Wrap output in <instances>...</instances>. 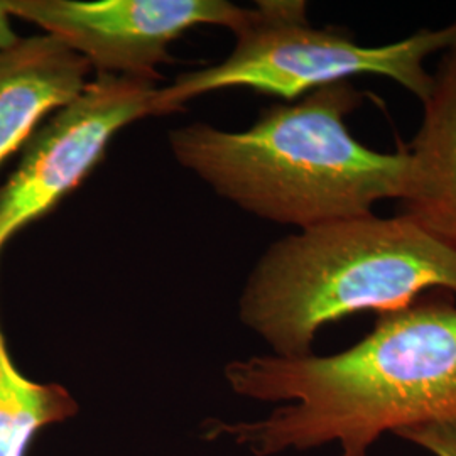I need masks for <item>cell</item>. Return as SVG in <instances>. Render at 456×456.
<instances>
[{
    "label": "cell",
    "instance_id": "cell-1",
    "mask_svg": "<svg viewBox=\"0 0 456 456\" xmlns=\"http://www.w3.org/2000/svg\"><path fill=\"white\" fill-rule=\"evenodd\" d=\"M230 389L281 406L257 421L205 428L252 455L338 443L340 456H369L384 433L456 419V306L414 301L382 313L374 330L333 355H254L225 365Z\"/></svg>",
    "mask_w": 456,
    "mask_h": 456
},
{
    "label": "cell",
    "instance_id": "cell-9",
    "mask_svg": "<svg viewBox=\"0 0 456 456\" xmlns=\"http://www.w3.org/2000/svg\"><path fill=\"white\" fill-rule=\"evenodd\" d=\"M78 414V403L60 384L28 379L14 363L0 326V456H28L36 436Z\"/></svg>",
    "mask_w": 456,
    "mask_h": 456
},
{
    "label": "cell",
    "instance_id": "cell-5",
    "mask_svg": "<svg viewBox=\"0 0 456 456\" xmlns=\"http://www.w3.org/2000/svg\"><path fill=\"white\" fill-rule=\"evenodd\" d=\"M158 83L97 75L73 102L49 115L0 186V250L75 191L118 132L144 117H158Z\"/></svg>",
    "mask_w": 456,
    "mask_h": 456
},
{
    "label": "cell",
    "instance_id": "cell-7",
    "mask_svg": "<svg viewBox=\"0 0 456 456\" xmlns=\"http://www.w3.org/2000/svg\"><path fill=\"white\" fill-rule=\"evenodd\" d=\"M408 151L403 215L456 256V41L433 73Z\"/></svg>",
    "mask_w": 456,
    "mask_h": 456
},
{
    "label": "cell",
    "instance_id": "cell-4",
    "mask_svg": "<svg viewBox=\"0 0 456 456\" xmlns=\"http://www.w3.org/2000/svg\"><path fill=\"white\" fill-rule=\"evenodd\" d=\"M233 36L235 46L225 60L181 73L158 90V117L181 112L191 98L218 90L250 88L294 102L362 75L389 78L423 102L433 85V73L424 61L455 43L456 20L389 45L363 46L337 28H313L306 2L264 0L252 7L247 24Z\"/></svg>",
    "mask_w": 456,
    "mask_h": 456
},
{
    "label": "cell",
    "instance_id": "cell-10",
    "mask_svg": "<svg viewBox=\"0 0 456 456\" xmlns=\"http://www.w3.org/2000/svg\"><path fill=\"white\" fill-rule=\"evenodd\" d=\"M395 436L414 443L435 456H456V419L411 426L399 429Z\"/></svg>",
    "mask_w": 456,
    "mask_h": 456
},
{
    "label": "cell",
    "instance_id": "cell-3",
    "mask_svg": "<svg viewBox=\"0 0 456 456\" xmlns=\"http://www.w3.org/2000/svg\"><path fill=\"white\" fill-rule=\"evenodd\" d=\"M429 289L456 296L455 254L403 213H370L269 245L245 281L239 318L273 355L306 357L328 323L403 310Z\"/></svg>",
    "mask_w": 456,
    "mask_h": 456
},
{
    "label": "cell",
    "instance_id": "cell-2",
    "mask_svg": "<svg viewBox=\"0 0 456 456\" xmlns=\"http://www.w3.org/2000/svg\"><path fill=\"white\" fill-rule=\"evenodd\" d=\"M363 103L350 82L326 85L262 110L244 131L205 122L167 134L183 169L240 210L296 230L374 213L401 200L408 151L379 152L352 135L345 118Z\"/></svg>",
    "mask_w": 456,
    "mask_h": 456
},
{
    "label": "cell",
    "instance_id": "cell-8",
    "mask_svg": "<svg viewBox=\"0 0 456 456\" xmlns=\"http://www.w3.org/2000/svg\"><path fill=\"white\" fill-rule=\"evenodd\" d=\"M92 66L51 34L0 49V164L90 83Z\"/></svg>",
    "mask_w": 456,
    "mask_h": 456
},
{
    "label": "cell",
    "instance_id": "cell-6",
    "mask_svg": "<svg viewBox=\"0 0 456 456\" xmlns=\"http://www.w3.org/2000/svg\"><path fill=\"white\" fill-rule=\"evenodd\" d=\"M11 17L36 24L78 53L97 75L158 83L175 63L169 46L196 26L239 33L252 9L227 0H4Z\"/></svg>",
    "mask_w": 456,
    "mask_h": 456
},
{
    "label": "cell",
    "instance_id": "cell-11",
    "mask_svg": "<svg viewBox=\"0 0 456 456\" xmlns=\"http://www.w3.org/2000/svg\"><path fill=\"white\" fill-rule=\"evenodd\" d=\"M11 14L5 9V2L0 0V49L9 48L19 41L12 24H11Z\"/></svg>",
    "mask_w": 456,
    "mask_h": 456
}]
</instances>
